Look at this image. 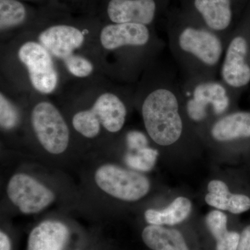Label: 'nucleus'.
I'll return each instance as SVG.
<instances>
[{
	"label": "nucleus",
	"instance_id": "f257e3e1",
	"mask_svg": "<svg viewBox=\"0 0 250 250\" xmlns=\"http://www.w3.org/2000/svg\"><path fill=\"white\" fill-rule=\"evenodd\" d=\"M136 95L145 129L154 144L171 152L202 146L186 116L181 77L173 67L153 62Z\"/></svg>",
	"mask_w": 250,
	"mask_h": 250
},
{
	"label": "nucleus",
	"instance_id": "f03ea898",
	"mask_svg": "<svg viewBox=\"0 0 250 250\" xmlns=\"http://www.w3.org/2000/svg\"><path fill=\"white\" fill-rule=\"evenodd\" d=\"M167 43L182 77L215 80L220 72L226 42L182 10L169 15Z\"/></svg>",
	"mask_w": 250,
	"mask_h": 250
},
{
	"label": "nucleus",
	"instance_id": "7ed1b4c3",
	"mask_svg": "<svg viewBox=\"0 0 250 250\" xmlns=\"http://www.w3.org/2000/svg\"><path fill=\"white\" fill-rule=\"evenodd\" d=\"M184 112L197 136L220 117L237 109L239 98L220 80L181 77Z\"/></svg>",
	"mask_w": 250,
	"mask_h": 250
},
{
	"label": "nucleus",
	"instance_id": "20e7f679",
	"mask_svg": "<svg viewBox=\"0 0 250 250\" xmlns=\"http://www.w3.org/2000/svg\"><path fill=\"white\" fill-rule=\"evenodd\" d=\"M219 75L238 98L250 86V9L227 42Z\"/></svg>",
	"mask_w": 250,
	"mask_h": 250
},
{
	"label": "nucleus",
	"instance_id": "39448f33",
	"mask_svg": "<svg viewBox=\"0 0 250 250\" xmlns=\"http://www.w3.org/2000/svg\"><path fill=\"white\" fill-rule=\"evenodd\" d=\"M127 116V106L124 100L113 93L98 97L89 110L78 112L72 118V125L77 132L88 139L96 137L101 125L111 133L124 127Z\"/></svg>",
	"mask_w": 250,
	"mask_h": 250
},
{
	"label": "nucleus",
	"instance_id": "423d86ee",
	"mask_svg": "<svg viewBox=\"0 0 250 250\" xmlns=\"http://www.w3.org/2000/svg\"><path fill=\"white\" fill-rule=\"evenodd\" d=\"M246 0H186L184 10L228 42L241 21Z\"/></svg>",
	"mask_w": 250,
	"mask_h": 250
},
{
	"label": "nucleus",
	"instance_id": "0eeeda50",
	"mask_svg": "<svg viewBox=\"0 0 250 250\" xmlns=\"http://www.w3.org/2000/svg\"><path fill=\"white\" fill-rule=\"evenodd\" d=\"M202 146L228 154L241 143L250 141V111L234 110L224 115L198 134Z\"/></svg>",
	"mask_w": 250,
	"mask_h": 250
},
{
	"label": "nucleus",
	"instance_id": "6e6552de",
	"mask_svg": "<svg viewBox=\"0 0 250 250\" xmlns=\"http://www.w3.org/2000/svg\"><path fill=\"white\" fill-rule=\"evenodd\" d=\"M98 187L110 196L126 202L142 200L150 192V180L139 171L115 165L100 166L95 174Z\"/></svg>",
	"mask_w": 250,
	"mask_h": 250
},
{
	"label": "nucleus",
	"instance_id": "1a4fd4ad",
	"mask_svg": "<svg viewBox=\"0 0 250 250\" xmlns=\"http://www.w3.org/2000/svg\"><path fill=\"white\" fill-rule=\"evenodd\" d=\"M31 121L36 137L47 152L60 154L66 150L70 131L54 105L48 102L37 104L31 112Z\"/></svg>",
	"mask_w": 250,
	"mask_h": 250
},
{
	"label": "nucleus",
	"instance_id": "9d476101",
	"mask_svg": "<svg viewBox=\"0 0 250 250\" xmlns=\"http://www.w3.org/2000/svg\"><path fill=\"white\" fill-rule=\"evenodd\" d=\"M20 61L27 67L31 85L39 93H52L58 84V74L52 54L40 42L28 41L18 50Z\"/></svg>",
	"mask_w": 250,
	"mask_h": 250
},
{
	"label": "nucleus",
	"instance_id": "9b49d317",
	"mask_svg": "<svg viewBox=\"0 0 250 250\" xmlns=\"http://www.w3.org/2000/svg\"><path fill=\"white\" fill-rule=\"evenodd\" d=\"M8 197L24 214H34L47 208L55 200L50 189L24 173L14 174L7 185Z\"/></svg>",
	"mask_w": 250,
	"mask_h": 250
},
{
	"label": "nucleus",
	"instance_id": "f8f14e48",
	"mask_svg": "<svg viewBox=\"0 0 250 250\" xmlns=\"http://www.w3.org/2000/svg\"><path fill=\"white\" fill-rule=\"evenodd\" d=\"M100 41L104 48L118 50L125 47H161L165 43L149 26L137 23H113L103 28Z\"/></svg>",
	"mask_w": 250,
	"mask_h": 250
},
{
	"label": "nucleus",
	"instance_id": "ddd939ff",
	"mask_svg": "<svg viewBox=\"0 0 250 250\" xmlns=\"http://www.w3.org/2000/svg\"><path fill=\"white\" fill-rule=\"evenodd\" d=\"M167 0H111L107 14L113 23H137L150 26L164 9Z\"/></svg>",
	"mask_w": 250,
	"mask_h": 250
},
{
	"label": "nucleus",
	"instance_id": "4468645a",
	"mask_svg": "<svg viewBox=\"0 0 250 250\" xmlns=\"http://www.w3.org/2000/svg\"><path fill=\"white\" fill-rule=\"evenodd\" d=\"M206 205L213 209L233 215L246 213L250 209V197L246 194L233 192L226 178L210 179L204 192Z\"/></svg>",
	"mask_w": 250,
	"mask_h": 250
},
{
	"label": "nucleus",
	"instance_id": "2eb2a0df",
	"mask_svg": "<svg viewBox=\"0 0 250 250\" xmlns=\"http://www.w3.org/2000/svg\"><path fill=\"white\" fill-rule=\"evenodd\" d=\"M39 40L52 56L63 62L82 47L85 38L82 31L77 28L59 24L42 31Z\"/></svg>",
	"mask_w": 250,
	"mask_h": 250
},
{
	"label": "nucleus",
	"instance_id": "dca6fc26",
	"mask_svg": "<svg viewBox=\"0 0 250 250\" xmlns=\"http://www.w3.org/2000/svg\"><path fill=\"white\" fill-rule=\"evenodd\" d=\"M193 212V203L187 195L174 196L170 202L160 208H149L144 218L148 225L176 227L185 223Z\"/></svg>",
	"mask_w": 250,
	"mask_h": 250
},
{
	"label": "nucleus",
	"instance_id": "f3484780",
	"mask_svg": "<svg viewBox=\"0 0 250 250\" xmlns=\"http://www.w3.org/2000/svg\"><path fill=\"white\" fill-rule=\"evenodd\" d=\"M70 231L59 221L47 220L39 224L29 234L28 250H63Z\"/></svg>",
	"mask_w": 250,
	"mask_h": 250
},
{
	"label": "nucleus",
	"instance_id": "a211bd4d",
	"mask_svg": "<svg viewBox=\"0 0 250 250\" xmlns=\"http://www.w3.org/2000/svg\"><path fill=\"white\" fill-rule=\"evenodd\" d=\"M142 239L152 250H190L183 233L175 227L148 225L143 230Z\"/></svg>",
	"mask_w": 250,
	"mask_h": 250
},
{
	"label": "nucleus",
	"instance_id": "6ab92c4d",
	"mask_svg": "<svg viewBox=\"0 0 250 250\" xmlns=\"http://www.w3.org/2000/svg\"><path fill=\"white\" fill-rule=\"evenodd\" d=\"M228 215L222 210H210L205 217L206 228L215 241V250H236L241 233L228 229Z\"/></svg>",
	"mask_w": 250,
	"mask_h": 250
},
{
	"label": "nucleus",
	"instance_id": "aec40b11",
	"mask_svg": "<svg viewBox=\"0 0 250 250\" xmlns=\"http://www.w3.org/2000/svg\"><path fill=\"white\" fill-rule=\"evenodd\" d=\"M27 17L24 5L18 0H0V27L1 30L22 24Z\"/></svg>",
	"mask_w": 250,
	"mask_h": 250
},
{
	"label": "nucleus",
	"instance_id": "412c9836",
	"mask_svg": "<svg viewBox=\"0 0 250 250\" xmlns=\"http://www.w3.org/2000/svg\"><path fill=\"white\" fill-rule=\"evenodd\" d=\"M126 157L127 165L132 168L141 171L152 170L155 165L159 152L155 149L149 147H143L137 150H129Z\"/></svg>",
	"mask_w": 250,
	"mask_h": 250
},
{
	"label": "nucleus",
	"instance_id": "4be33fe9",
	"mask_svg": "<svg viewBox=\"0 0 250 250\" xmlns=\"http://www.w3.org/2000/svg\"><path fill=\"white\" fill-rule=\"evenodd\" d=\"M63 62L68 72L75 77L80 78L88 77L93 71V64L91 62L78 54H72L65 59Z\"/></svg>",
	"mask_w": 250,
	"mask_h": 250
},
{
	"label": "nucleus",
	"instance_id": "5701e85b",
	"mask_svg": "<svg viewBox=\"0 0 250 250\" xmlns=\"http://www.w3.org/2000/svg\"><path fill=\"white\" fill-rule=\"evenodd\" d=\"M17 110L2 93L0 95V124L4 129H11L18 124Z\"/></svg>",
	"mask_w": 250,
	"mask_h": 250
},
{
	"label": "nucleus",
	"instance_id": "b1692460",
	"mask_svg": "<svg viewBox=\"0 0 250 250\" xmlns=\"http://www.w3.org/2000/svg\"><path fill=\"white\" fill-rule=\"evenodd\" d=\"M126 145L129 150H137L148 146V139L146 134L139 131H131L126 136Z\"/></svg>",
	"mask_w": 250,
	"mask_h": 250
},
{
	"label": "nucleus",
	"instance_id": "393cba45",
	"mask_svg": "<svg viewBox=\"0 0 250 250\" xmlns=\"http://www.w3.org/2000/svg\"><path fill=\"white\" fill-rule=\"evenodd\" d=\"M239 243L236 250H250V225L241 231Z\"/></svg>",
	"mask_w": 250,
	"mask_h": 250
},
{
	"label": "nucleus",
	"instance_id": "a878e982",
	"mask_svg": "<svg viewBox=\"0 0 250 250\" xmlns=\"http://www.w3.org/2000/svg\"><path fill=\"white\" fill-rule=\"evenodd\" d=\"M0 250H11V241L3 231L0 232Z\"/></svg>",
	"mask_w": 250,
	"mask_h": 250
}]
</instances>
